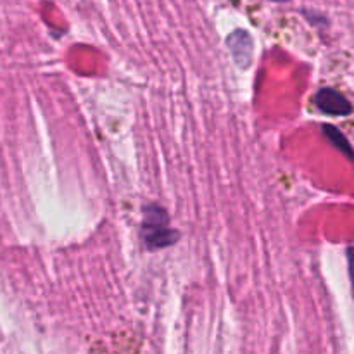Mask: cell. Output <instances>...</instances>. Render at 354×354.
Listing matches in <instances>:
<instances>
[{"label": "cell", "mask_w": 354, "mask_h": 354, "mask_svg": "<svg viewBox=\"0 0 354 354\" xmlns=\"http://www.w3.org/2000/svg\"><path fill=\"white\" fill-rule=\"evenodd\" d=\"M268 2H273V3H286V2H290V0H268Z\"/></svg>", "instance_id": "4"}, {"label": "cell", "mask_w": 354, "mask_h": 354, "mask_svg": "<svg viewBox=\"0 0 354 354\" xmlns=\"http://www.w3.org/2000/svg\"><path fill=\"white\" fill-rule=\"evenodd\" d=\"M140 239L147 251H159L175 245L180 241V232L169 225V216L165 207L159 204H149L144 207Z\"/></svg>", "instance_id": "1"}, {"label": "cell", "mask_w": 354, "mask_h": 354, "mask_svg": "<svg viewBox=\"0 0 354 354\" xmlns=\"http://www.w3.org/2000/svg\"><path fill=\"white\" fill-rule=\"evenodd\" d=\"M322 131H324L325 138H327V140L330 142L335 149H337V151H341L342 154H346V158L351 161L353 145H351V142L348 140V137H346V135L342 133L337 127H334V124H324V127H322Z\"/></svg>", "instance_id": "3"}, {"label": "cell", "mask_w": 354, "mask_h": 354, "mask_svg": "<svg viewBox=\"0 0 354 354\" xmlns=\"http://www.w3.org/2000/svg\"><path fill=\"white\" fill-rule=\"evenodd\" d=\"M313 102L317 106V109L320 113L327 114V116H351L353 114V104L344 93H341L339 90L330 88V86H325L320 88L313 97Z\"/></svg>", "instance_id": "2"}]
</instances>
